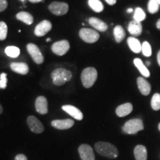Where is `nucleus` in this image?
Wrapping results in <instances>:
<instances>
[{"label": "nucleus", "instance_id": "f257e3e1", "mask_svg": "<svg viewBox=\"0 0 160 160\" xmlns=\"http://www.w3.org/2000/svg\"><path fill=\"white\" fill-rule=\"evenodd\" d=\"M95 149L99 154L109 159H116L119 156V152L116 146L105 142H98L95 144Z\"/></svg>", "mask_w": 160, "mask_h": 160}, {"label": "nucleus", "instance_id": "f03ea898", "mask_svg": "<svg viewBox=\"0 0 160 160\" xmlns=\"http://www.w3.org/2000/svg\"><path fill=\"white\" fill-rule=\"evenodd\" d=\"M51 77L55 85L61 86L71 79L72 73L65 68H57L52 72Z\"/></svg>", "mask_w": 160, "mask_h": 160}, {"label": "nucleus", "instance_id": "7ed1b4c3", "mask_svg": "<svg viewBox=\"0 0 160 160\" xmlns=\"http://www.w3.org/2000/svg\"><path fill=\"white\" fill-rule=\"evenodd\" d=\"M97 71L94 68H86L82 72L81 81L85 88H90L94 85L97 79Z\"/></svg>", "mask_w": 160, "mask_h": 160}, {"label": "nucleus", "instance_id": "20e7f679", "mask_svg": "<svg viewBox=\"0 0 160 160\" xmlns=\"http://www.w3.org/2000/svg\"><path fill=\"white\" fill-rule=\"evenodd\" d=\"M144 129L142 120L140 119H132L126 122L122 127L124 133L127 134H136Z\"/></svg>", "mask_w": 160, "mask_h": 160}, {"label": "nucleus", "instance_id": "39448f33", "mask_svg": "<svg viewBox=\"0 0 160 160\" xmlns=\"http://www.w3.org/2000/svg\"><path fill=\"white\" fill-rule=\"evenodd\" d=\"M79 37L87 43H94L99 39V34L94 30L82 28L79 31Z\"/></svg>", "mask_w": 160, "mask_h": 160}, {"label": "nucleus", "instance_id": "423d86ee", "mask_svg": "<svg viewBox=\"0 0 160 160\" xmlns=\"http://www.w3.org/2000/svg\"><path fill=\"white\" fill-rule=\"evenodd\" d=\"M27 50L28 52L29 53L30 56L31 57L32 59H33L36 63L38 64V65H40V64L43 62L44 57L37 45L33 43L28 44Z\"/></svg>", "mask_w": 160, "mask_h": 160}, {"label": "nucleus", "instance_id": "0eeeda50", "mask_svg": "<svg viewBox=\"0 0 160 160\" xmlns=\"http://www.w3.org/2000/svg\"><path fill=\"white\" fill-rule=\"evenodd\" d=\"M68 5L65 2H53L48 6L49 11L57 16H63L68 11Z\"/></svg>", "mask_w": 160, "mask_h": 160}, {"label": "nucleus", "instance_id": "6e6552de", "mask_svg": "<svg viewBox=\"0 0 160 160\" xmlns=\"http://www.w3.org/2000/svg\"><path fill=\"white\" fill-rule=\"evenodd\" d=\"M70 49V44L68 40H61L53 43L51 46V51L57 56L65 55Z\"/></svg>", "mask_w": 160, "mask_h": 160}, {"label": "nucleus", "instance_id": "1a4fd4ad", "mask_svg": "<svg viewBox=\"0 0 160 160\" xmlns=\"http://www.w3.org/2000/svg\"><path fill=\"white\" fill-rule=\"evenodd\" d=\"M82 160H95V155L93 148L88 144H82L78 149Z\"/></svg>", "mask_w": 160, "mask_h": 160}, {"label": "nucleus", "instance_id": "9d476101", "mask_svg": "<svg viewBox=\"0 0 160 160\" xmlns=\"http://www.w3.org/2000/svg\"><path fill=\"white\" fill-rule=\"evenodd\" d=\"M28 125L32 132L35 133H41L44 131V126L42 123L33 116H30L27 119Z\"/></svg>", "mask_w": 160, "mask_h": 160}, {"label": "nucleus", "instance_id": "9b49d317", "mask_svg": "<svg viewBox=\"0 0 160 160\" xmlns=\"http://www.w3.org/2000/svg\"><path fill=\"white\" fill-rule=\"evenodd\" d=\"M52 29V24L48 20H43L36 26L34 33L37 37H44Z\"/></svg>", "mask_w": 160, "mask_h": 160}, {"label": "nucleus", "instance_id": "f8f14e48", "mask_svg": "<svg viewBox=\"0 0 160 160\" xmlns=\"http://www.w3.org/2000/svg\"><path fill=\"white\" fill-rule=\"evenodd\" d=\"M35 108L38 113L40 114H46L48 112V100L43 96H39L37 98L35 102Z\"/></svg>", "mask_w": 160, "mask_h": 160}, {"label": "nucleus", "instance_id": "ddd939ff", "mask_svg": "<svg viewBox=\"0 0 160 160\" xmlns=\"http://www.w3.org/2000/svg\"><path fill=\"white\" fill-rule=\"evenodd\" d=\"M74 125V121L71 119H56L51 122V125L58 130H67Z\"/></svg>", "mask_w": 160, "mask_h": 160}, {"label": "nucleus", "instance_id": "4468645a", "mask_svg": "<svg viewBox=\"0 0 160 160\" xmlns=\"http://www.w3.org/2000/svg\"><path fill=\"white\" fill-rule=\"evenodd\" d=\"M62 108L64 111H65L66 113H68L69 115H71L72 117L74 118L75 119L81 121L83 119V114L82 113V111L79 109H78L77 108H76L75 106L70 105H63L62 107Z\"/></svg>", "mask_w": 160, "mask_h": 160}, {"label": "nucleus", "instance_id": "2eb2a0df", "mask_svg": "<svg viewBox=\"0 0 160 160\" xmlns=\"http://www.w3.org/2000/svg\"><path fill=\"white\" fill-rule=\"evenodd\" d=\"M137 85L140 93L144 96H148L151 93V85L148 82L142 77L137 78Z\"/></svg>", "mask_w": 160, "mask_h": 160}, {"label": "nucleus", "instance_id": "dca6fc26", "mask_svg": "<svg viewBox=\"0 0 160 160\" xmlns=\"http://www.w3.org/2000/svg\"><path fill=\"white\" fill-rule=\"evenodd\" d=\"M11 68L15 73L21 75H26L29 72V67L25 62H13L11 64Z\"/></svg>", "mask_w": 160, "mask_h": 160}, {"label": "nucleus", "instance_id": "f3484780", "mask_svg": "<svg viewBox=\"0 0 160 160\" xmlns=\"http://www.w3.org/2000/svg\"><path fill=\"white\" fill-rule=\"evenodd\" d=\"M132 111H133V105L131 103L128 102L118 106L117 108L116 109V113L118 117H124L130 114Z\"/></svg>", "mask_w": 160, "mask_h": 160}, {"label": "nucleus", "instance_id": "a211bd4d", "mask_svg": "<svg viewBox=\"0 0 160 160\" xmlns=\"http://www.w3.org/2000/svg\"><path fill=\"white\" fill-rule=\"evenodd\" d=\"M128 30L131 35L138 37V36L141 35L142 32V25L139 22L133 20V21L130 22Z\"/></svg>", "mask_w": 160, "mask_h": 160}, {"label": "nucleus", "instance_id": "6ab92c4d", "mask_svg": "<svg viewBox=\"0 0 160 160\" xmlns=\"http://www.w3.org/2000/svg\"><path fill=\"white\" fill-rule=\"evenodd\" d=\"M89 24L92 27L94 28L97 31L101 32H105L108 30V25L105 22L96 17H91L88 20Z\"/></svg>", "mask_w": 160, "mask_h": 160}, {"label": "nucleus", "instance_id": "aec40b11", "mask_svg": "<svg viewBox=\"0 0 160 160\" xmlns=\"http://www.w3.org/2000/svg\"><path fill=\"white\" fill-rule=\"evenodd\" d=\"M128 45L133 53H139L142 51V44L137 38L133 37H129L128 39Z\"/></svg>", "mask_w": 160, "mask_h": 160}, {"label": "nucleus", "instance_id": "412c9836", "mask_svg": "<svg viewBox=\"0 0 160 160\" xmlns=\"http://www.w3.org/2000/svg\"><path fill=\"white\" fill-rule=\"evenodd\" d=\"M134 157L136 160H147L148 152L144 145H139L134 148Z\"/></svg>", "mask_w": 160, "mask_h": 160}, {"label": "nucleus", "instance_id": "4be33fe9", "mask_svg": "<svg viewBox=\"0 0 160 160\" xmlns=\"http://www.w3.org/2000/svg\"><path fill=\"white\" fill-rule=\"evenodd\" d=\"M133 63H134V65L137 68V69L139 70V71L143 77L146 78H148L150 77V71L145 64L143 63V62L142 61V59L137 58V59L133 60Z\"/></svg>", "mask_w": 160, "mask_h": 160}, {"label": "nucleus", "instance_id": "5701e85b", "mask_svg": "<svg viewBox=\"0 0 160 160\" xmlns=\"http://www.w3.org/2000/svg\"><path fill=\"white\" fill-rule=\"evenodd\" d=\"M17 19L19 21L22 22L27 24V25H31L33 22V17L31 13H28L25 11H21L18 13L16 16Z\"/></svg>", "mask_w": 160, "mask_h": 160}, {"label": "nucleus", "instance_id": "b1692460", "mask_svg": "<svg viewBox=\"0 0 160 160\" xmlns=\"http://www.w3.org/2000/svg\"><path fill=\"white\" fill-rule=\"evenodd\" d=\"M113 35L117 43L121 42L125 37V31L121 25H117L113 30Z\"/></svg>", "mask_w": 160, "mask_h": 160}, {"label": "nucleus", "instance_id": "393cba45", "mask_svg": "<svg viewBox=\"0 0 160 160\" xmlns=\"http://www.w3.org/2000/svg\"><path fill=\"white\" fill-rule=\"evenodd\" d=\"M88 5L93 11L100 13L104 10L103 4L100 0H88Z\"/></svg>", "mask_w": 160, "mask_h": 160}, {"label": "nucleus", "instance_id": "a878e982", "mask_svg": "<svg viewBox=\"0 0 160 160\" xmlns=\"http://www.w3.org/2000/svg\"><path fill=\"white\" fill-rule=\"evenodd\" d=\"M6 55L11 58H17L20 54V50L16 46H8L5 50Z\"/></svg>", "mask_w": 160, "mask_h": 160}, {"label": "nucleus", "instance_id": "bb28decb", "mask_svg": "<svg viewBox=\"0 0 160 160\" xmlns=\"http://www.w3.org/2000/svg\"><path fill=\"white\" fill-rule=\"evenodd\" d=\"M159 4L157 0H149L148 5V10L150 13H157L159 10Z\"/></svg>", "mask_w": 160, "mask_h": 160}, {"label": "nucleus", "instance_id": "cd10ccee", "mask_svg": "<svg viewBox=\"0 0 160 160\" xmlns=\"http://www.w3.org/2000/svg\"><path fill=\"white\" fill-rule=\"evenodd\" d=\"M145 18L146 14L143 10L141 8H137L134 11V15H133V19H134L135 21L141 22L142 21L145 19Z\"/></svg>", "mask_w": 160, "mask_h": 160}, {"label": "nucleus", "instance_id": "c85d7f7f", "mask_svg": "<svg viewBox=\"0 0 160 160\" xmlns=\"http://www.w3.org/2000/svg\"><path fill=\"white\" fill-rule=\"evenodd\" d=\"M151 108L154 111H159L160 110V94L159 93H155L151 99Z\"/></svg>", "mask_w": 160, "mask_h": 160}, {"label": "nucleus", "instance_id": "c756f323", "mask_svg": "<svg viewBox=\"0 0 160 160\" xmlns=\"http://www.w3.org/2000/svg\"><path fill=\"white\" fill-rule=\"evenodd\" d=\"M142 52L143 55L145 56V57H151L152 54V49L149 42H144L142 45Z\"/></svg>", "mask_w": 160, "mask_h": 160}, {"label": "nucleus", "instance_id": "7c9ffc66", "mask_svg": "<svg viewBox=\"0 0 160 160\" xmlns=\"http://www.w3.org/2000/svg\"><path fill=\"white\" fill-rule=\"evenodd\" d=\"M8 26L5 22H0V40L2 41L7 38Z\"/></svg>", "mask_w": 160, "mask_h": 160}, {"label": "nucleus", "instance_id": "2f4dec72", "mask_svg": "<svg viewBox=\"0 0 160 160\" xmlns=\"http://www.w3.org/2000/svg\"><path fill=\"white\" fill-rule=\"evenodd\" d=\"M7 74L5 73H1L0 75V89H5L7 87Z\"/></svg>", "mask_w": 160, "mask_h": 160}, {"label": "nucleus", "instance_id": "473e14b6", "mask_svg": "<svg viewBox=\"0 0 160 160\" xmlns=\"http://www.w3.org/2000/svg\"><path fill=\"white\" fill-rule=\"evenodd\" d=\"M8 8L7 0H0V12H2Z\"/></svg>", "mask_w": 160, "mask_h": 160}, {"label": "nucleus", "instance_id": "72a5a7b5", "mask_svg": "<svg viewBox=\"0 0 160 160\" xmlns=\"http://www.w3.org/2000/svg\"><path fill=\"white\" fill-rule=\"evenodd\" d=\"M15 160H28V158L25 155L20 153V154H18L16 156Z\"/></svg>", "mask_w": 160, "mask_h": 160}, {"label": "nucleus", "instance_id": "f704fd0d", "mask_svg": "<svg viewBox=\"0 0 160 160\" xmlns=\"http://www.w3.org/2000/svg\"><path fill=\"white\" fill-rule=\"evenodd\" d=\"M105 2L110 5H113L117 3V0H105Z\"/></svg>", "mask_w": 160, "mask_h": 160}, {"label": "nucleus", "instance_id": "c9c22d12", "mask_svg": "<svg viewBox=\"0 0 160 160\" xmlns=\"http://www.w3.org/2000/svg\"><path fill=\"white\" fill-rule=\"evenodd\" d=\"M157 62H158V64H159V65L160 66V50L157 53Z\"/></svg>", "mask_w": 160, "mask_h": 160}, {"label": "nucleus", "instance_id": "e433bc0d", "mask_svg": "<svg viewBox=\"0 0 160 160\" xmlns=\"http://www.w3.org/2000/svg\"><path fill=\"white\" fill-rule=\"evenodd\" d=\"M29 2H31L32 3H38V2H42V0H28Z\"/></svg>", "mask_w": 160, "mask_h": 160}, {"label": "nucleus", "instance_id": "4c0bfd02", "mask_svg": "<svg viewBox=\"0 0 160 160\" xmlns=\"http://www.w3.org/2000/svg\"><path fill=\"white\" fill-rule=\"evenodd\" d=\"M157 28L159 30H160V19L158 20L157 22Z\"/></svg>", "mask_w": 160, "mask_h": 160}, {"label": "nucleus", "instance_id": "58836bf2", "mask_svg": "<svg viewBox=\"0 0 160 160\" xmlns=\"http://www.w3.org/2000/svg\"><path fill=\"white\" fill-rule=\"evenodd\" d=\"M2 112H3V108H2V106L1 105V104H0V114H1V113H2Z\"/></svg>", "mask_w": 160, "mask_h": 160}, {"label": "nucleus", "instance_id": "ea45409f", "mask_svg": "<svg viewBox=\"0 0 160 160\" xmlns=\"http://www.w3.org/2000/svg\"><path fill=\"white\" fill-rule=\"evenodd\" d=\"M131 12H133V9L132 8L128 9V13H131Z\"/></svg>", "mask_w": 160, "mask_h": 160}, {"label": "nucleus", "instance_id": "a19ab883", "mask_svg": "<svg viewBox=\"0 0 160 160\" xmlns=\"http://www.w3.org/2000/svg\"><path fill=\"white\" fill-rule=\"evenodd\" d=\"M146 65H147V66H149L150 65H151V64H150V62L149 61H146Z\"/></svg>", "mask_w": 160, "mask_h": 160}, {"label": "nucleus", "instance_id": "79ce46f5", "mask_svg": "<svg viewBox=\"0 0 160 160\" xmlns=\"http://www.w3.org/2000/svg\"><path fill=\"white\" fill-rule=\"evenodd\" d=\"M46 41H47V42H50V41H51V39H50V38H48V39H46Z\"/></svg>", "mask_w": 160, "mask_h": 160}, {"label": "nucleus", "instance_id": "37998d69", "mask_svg": "<svg viewBox=\"0 0 160 160\" xmlns=\"http://www.w3.org/2000/svg\"><path fill=\"white\" fill-rule=\"evenodd\" d=\"M159 130L160 131V123L159 124Z\"/></svg>", "mask_w": 160, "mask_h": 160}, {"label": "nucleus", "instance_id": "c03bdc74", "mask_svg": "<svg viewBox=\"0 0 160 160\" xmlns=\"http://www.w3.org/2000/svg\"><path fill=\"white\" fill-rule=\"evenodd\" d=\"M157 1H158V2H159V4L160 5V0H157Z\"/></svg>", "mask_w": 160, "mask_h": 160}, {"label": "nucleus", "instance_id": "a18cd8bd", "mask_svg": "<svg viewBox=\"0 0 160 160\" xmlns=\"http://www.w3.org/2000/svg\"><path fill=\"white\" fill-rule=\"evenodd\" d=\"M22 1H25V0H22Z\"/></svg>", "mask_w": 160, "mask_h": 160}]
</instances>
